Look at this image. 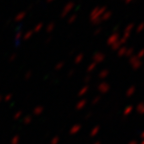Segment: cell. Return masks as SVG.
<instances>
[{
    "instance_id": "obj_1",
    "label": "cell",
    "mask_w": 144,
    "mask_h": 144,
    "mask_svg": "<svg viewBox=\"0 0 144 144\" xmlns=\"http://www.w3.org/2000/svg\"><path fill=\"white\" fill-rule=\"evenodd\" d=\"M130 144H136V142H131Z\"/></svg>"
},
{
    "instance_id": "obj_2",
    "label": "cell",
    "mask_w": 144,
    "mask_h": 144,
    "mask_svg": "<svg viewBox=\"0 0 144 144\" xmlns=\"http://www.w3.org/2000/svg\"><path fill=\"white\" fill-rule=\"evenodd\" d=\"M141 144H144V141H143V142H142V143H141Z\"/></svg>"
},
{
    "instance_id": "obj_3",
    "label": "cell",
    "mask_w": 144,
    "mask_h": 144,
    "mask_svg": "<svg viewBox=\"0 0 144 144\" xmlns=\"http://www.w3.org/2000/svg\"><path fill=\"white\" fill-rule=\"evenodd\" d=\"M96 144H99V143H96Z\"/></svg>"
}]
</instances>
